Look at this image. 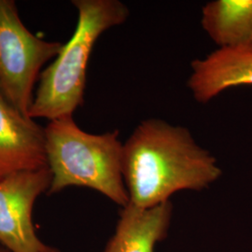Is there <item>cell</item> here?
Returning a JSON list of instances; mask_svg holds the SVG:
<instances>
[{"label": "cell", "mask_w": 252, "mask_h": 252, "mask_svg": "<svg viewBox=\"0 0 252 252\" xmlns=\"http://www.w3.org/2000/svg\"><path fill=\"white\" fill-rule=\"evenodd\" d=\"M123 173L129 203L151 208L180 190L207 189L222 171L187 128L148 119L124 143Z\"/></svg>", "instance_id": "6da1fadb"}, {"label": "cell", "mask_w": 252, "mask_h": 252, "mask_svg": "<svg viewBox=\"0 0 252 252\" xmlns=\"http://www.w3.org/2000/svg\"><path fill=\"white\" fill-rule=\"evenodd\" d=\"M172 211L170 201L151 208L130 203L122 207L115 233L104 252H155L167 235Z\"/></svg>", "instance_id": "ba28073f"}, {"label": "cell", "mask_w": 252, "mask_h": 252, "mask_svg": "<svg viewBox=\"0 0 252 252\" xmlns=\"http://www.w3.org/2000/svg\"><path fill=\"white\" fill-rule=\"evenodd\" d=\"M47 166L44 128L0 100V180Z\"/></svg>", "instance_id": "8992f818"}, {"label": "cell", "mask_w": 252, "mask_h": 252, "mask_svg": "<svg viewBox=\"0 0 252 252\" xmlns=\"http://www.w3.org/2000/svg\"><path fill=\"white\" fill-rule=\"evenodd\" d=\"M51 182L49 166L0 180V245L9 252H60L37 237L32 220L35 202Z\"/></svg>", "instance_id": "5b68a950"}, {"label": "cell", "mask_w": 252, "mask_h": 252, "mask_svg": "<svg viewBox=\"0 0 252 252\" xmlns=\"http://www.w3.org/2000/svg\"><path fill=\"white\" fill-rule=\"evenodd\" d=\"M0 252H9L7 249H5L4 247H2L1 245H0Z\"/></svg>", "instance_id": "30bf717a"}, {"label": "cell", "mask_w": 252, "mask_h": 252, "mask_svg": "<svg viewBox=\"0 0 252 252\" xmlns=\"http://www.w3.org/2000/svg\"><path fill=\"white\" fill-rule=\"evenodd\" d=\"M63 47L31 33L19 16L15 1L0 0V100L29 117L41 70Z\"/></svg>", "instance_id": "277c9868"}, {"label": "cell", "mask_w": 252, "mask_h": 252, "mask_svg": "<svg viewBox=\"0 0 252 252\" xmlns=\"http://www.w3.org/2000/svg\"><path fill=\"white\" fill-rule=\"evenodd\" d=\"M78 24L71 38L39 76L29 118L53 121L73 116L84 101L86 70L94 46L112 27L125 24L129 9L119 0H74Z\"/></svg>", "instance_id": "3957f363"}, {"label": "cell", "mask_w": 252, "mask_h": 252, "mask_svg": "<svg viewBox=\"0 0 252 252\" xmlns=\"http://www.w3.org/2000/svg\"><path fill=\"white\" fill-rule=\"evenodd\" d=\"M201 25L219 49L252 52V0L210 1Z\"/></svg>", "instance_id": "9c48e42d"}, {"label": "cell", "mask_w": 252, "mask_h": 252, "mask_svg": "<svg viewBox=\"0 0 252 252\" xmlns=\"http://www.w3.org/2000/svg\"><path fill=\"white\" fill-rule=\"evenodd\" d=\"M188 88L198 103L206 104L232 87L252 86V52L218 49L190 63Z\"/></svg>", "instance_id": "52a82bcc"}, {"label": "cell", "mask_w": 252, "mask_h": 252, "mask_svg": "<svg viewBox=\"0 0 252 252\" xmlns=\"http://www.w3.org/2000/svg\"><path fill=\"white\" fill-rule=\"evenodd\" d=\"M46 156L52 173L49 194L71 186L94 189L125 207L129 204L123 173L124 144L118 130L86 133L73 116L50 121L44 128Z\"/></svg>", "instance_id": "7a4b0ae2"}]
</instances>
